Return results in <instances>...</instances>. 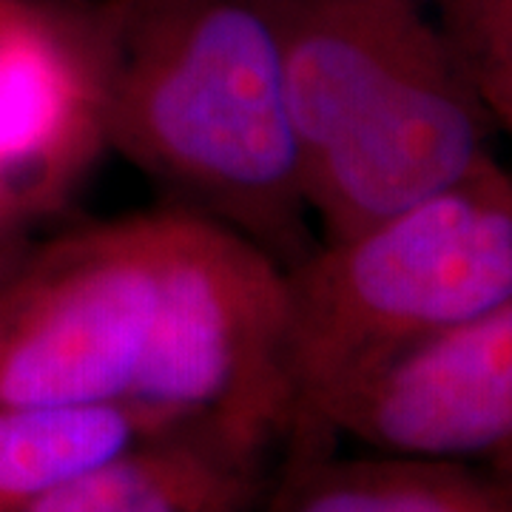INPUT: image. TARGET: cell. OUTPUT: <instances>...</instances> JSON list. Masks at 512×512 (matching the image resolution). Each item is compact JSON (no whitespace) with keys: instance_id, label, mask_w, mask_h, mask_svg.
Listing matches in <instances>:
<instances>
[{"instance_id":"6da1fadb","label":"cell","mask_w":512,"mask_h":512,"mask_svg":"<svg viewBox=\"0 0 512 512\" xmlns=\"http://www.w3.org/2000/svg\"><path fill=\"white\" fill-rule=\"evenodd\" d=\"M109 148L293 268L319 242L268 0H92Z\"/></svg>"},{"instance_id":"7a4b0ae2","label":"cell","mask_w":512,"mask_h":512,"mask_svg":"<svg viewBox=\"0 0 512 512\" xmlns=\"http://www.w3.org/2000/svg\"><path fill=\"white\" fill-rule=\"evenodd\" d=\"M319 239L493 157L495 128L436 0H268Z\"/></svg>"},{"instance_id":"3957f363","label":"cell","mask_w":512,"mask_h":512,"mask_svg":"<svg viewBox=\"0 0 512 512\" xmlns=\"http://www.w3.org/2000/svg\"><path fill=\"white\" fill-rule=\"evenodd\" d=\"M293 447L393 356L512 296V174L495 157L288 268Z\"/></svg>"},{"instance_id":"277c9868","label":"cell","mask_w":512,"mask_h":512,"mask_svg":"<svg viewBox=\"0 0 512 512\" xmlns=\"http://www.w3.org/2000/svg\"><path fill=\"white\" fill-rule=\"evenodd\" d=\"M126 402L165 430H191L248 456L288 444V268L220 222L168 208L157 311Z\"/></svg>"},{"instance_id":"5b68a950","label":"cell","mask_w":512,"mask_h":512,"mask_svg":"<svg viewBox=\"0 0 512 512\" xmlns=\"http://www.w3.org/2000/svg\"><path fill=\"white\" fill-rule=\"evenodd\" d=\"M168 208L69 231L0 279V407L126 402L146 353Z\"/></svg>"},{"instance_id":"8992f818","label":"cell","mask_w":512,"mask_h":512,"mask_svg":"<svg viewBox=\"0 0 512 512\" xmlns=\"http://www.w3.org/2000/svg\"><path fill=\"white\" fill-rule=\"evenodd\" d=\"M473 464L512 484V296L333 396L288 456L333 439Z\"/></svg>"},{"instance_id":"52a82bcc","label":"cell","mask_w":512,"mask_h":512,"mask_svg":"<svg viewBox=\"0 0 512 512\" xmlns=\"http://www.w3.org/2000/svg\"><path fill=\"white\" fill-rule=\"evenodd\" d=\"M106 148L86 3L9 0L0 12V174L40 220Z\"/></svg>"},{"instance_id":"ba28073f","label":"cell","mask_w":512,"mask_h":512,"mask_svg":"<svg viewBox=\"0 0 512 512\" xmlns=\"http://www.w3.org/2000/svg\"><path fill=\"white\" fill-rule=\"evenodd\" d=\"M265 458L168 430L94 467L26 512H251Z\"/></svg>"},{"instance_id":"9c48e42d","label":"cell","mask_w":512,"mask_h":512,"mask_svg":"<svg viewBox=\"0 0 512 512\" xmlns=\"http://www.w3.org/2000/svg\"><path fill=\"white\" fill-rule=\"evenodd\" d=\"M271 512H512V484L458 461L316 450L288 456Z\"/></svg>"},{"instance_id":"30bf717a","label":"cell","mask_w":512,"mask_h":512,"mask_svg":"<svg viewBox=\"0 0 512 512\" xmlns=\"http://www.w3.org/2000/svg\"><path fill=\"white\" fill-rule=\"evenodd\" d=\"M160 433L168 430L131 402L0 407V512H26Z\"/></svg>"},{"instance_id":"8fae6325","label":"cell","mask_w":512,"mask_h":512,"mask_svg":"<svg viewBox=\"0 0 512 512\" xmlns=\"http://www.w3.org/2000/svg\"><path fill=\"white\" fill-rule=\"evenodd\" d=\"M450 43L495 134L512 143V0H436Z\"/></svg>"},{"instance_id":"7c38bea8","label":"cell","mask_w":512,"mask_h":512,"mask_svg":"<svg viewBox=\"0 0 512 512\" xmlns=\"http://www.w3.org/2000/svg\"><path fill=\"white\" fill-rule=\"evenodd\" d=\"M32 222H37L35 211L20 197L18 188L0 174V251L23 245V234Z\"/></svg>"},{"instance_id":"4fadbf2b","label":"cell","mask_w":512,"mask_h":512,"mask_svg":"<svg viewBox=\"0 0 512 512\" xmlns=\"http://www.w3.org/2000/svg\"><path fill=\"white\" fill-rule=\"evenodd\" d=\"M23 251H26V242H23V245H18V248H9V251H0V279H3V276L9 274V268H12V265L18 262L20 254H23Z\"/></svg>"},{"instance_id":"5bb4252c","label":"cell","mask_w":512,"mask_h":512,"mask_svg":"<svg viewBox=\"0 0 512 512\" xmlns=\"http://www.w3.org/2000/svg\"><path fill=\"white\" fill-rule=\"evenodd\" d=\"M6 3H9V0H0V12H3V6H6Z\"/></svg>"}]
</instances>
